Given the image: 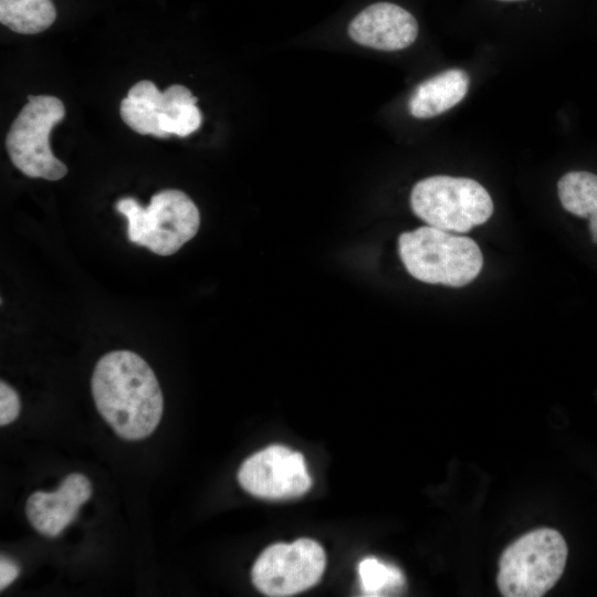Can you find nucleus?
<instances>
[{"mask_svg": "<svg viewBox=\"0 0 597 597\" xmlns=\"http://www.w3.org/2000/svg\"><path fill=\"white\" fill-rule=\"evenodd\" d=\"M418 30L416 18L390 2L368 6L348 25L353 41L380 51H398L410 46L417 39Z\"/></svg>", "mask_w": 597, "mask_h": 597, "instance_id": "1a4fd4ad", "label": "nucleus"}, {"mask_svg": "<svg viewBox=\"0 0 597 597\" xmlns=\"http://www.w3.org/2000/svg\"><path fill=\"white\" fill-rule=\"evenodd\" d=\"M202 123V115L196 104L180 105L175 115L159 114V127L169 137L177 135L186 137L195 133Z\"/></svg>", "mask_w": 597, "mask_h": 597, "instance_id": "f3484780", "label": "nucleus"}, {"mask_svg": "<svg viewBox=\"0 0 597 597\" xmlns=\"http://www.w3.org/2000/svg\"><path fill=\"white\" fill-rule=\"evenodd\" d=\"M92 485L82 473H71L53 492H33L27 501L30 524L45 536L61 534L76 517L80 507L91 498Z\"/></svg>", "mask_w": 597, "mask_h": 597, "instance_id": "9d476101", "label": "nucleus"}, {"mask_svg": "<svg viewBox=\"0 0 597 597\" xmlns=\"http://www.w3.org/2000/svg\"><path fill=\"white\" fill-rule=\"evenodd\" d=\"M21 409L17 391L3 380L0 381V425L7 426L14 421Z\"/></svg>", "mask_w": 597, "mask_h": 597, "instance_id": "a211bd4d", "label": "nucleus"}, {"mask_svg": "<svg viewBox=\"0 0 597 597\" xmlns=\"http://www.w3.org/2000/svg\"><path fill=\"white\" fill-rule=\"evenodd\" d=\"M115 208L127 220L128 240L158 255L176 253L196 235L200 226L196 203L177 189L155 193L147 207L133 197H124Z\"/></svg>", "mask_w": 597, "mask_h": 597, "instance_id": "7ed1b4c3", "label": "nucleus"}, {"mask_svg": "<svg viewBox=\"0 0 597 597\" xmlns=\"http://www.w3.org/2000/svg\"><path fill=\"white\" fill-rule=\"evenodd\" d=\"M119 114L124 123L140 135H154L159 138L168 136L159 127V113L128 98L122 100Z\"/></svg>", "mask_w": 597, "mask_h": 597, "instance_id": "dca6fc26", "label": "nucleus"}, {"mask_svg": "<svg viewBox=\"0 0 597 597\" xmlns=\"http://www.w3.org/2000/svg\"><path fill=\"white\" fill-rule=\"evenodd\" d=\"M20 574L19 566L11 559L0 558V589L7 588Z\"/></svg>", "mask_w": 597, "mask_h": 597, "instance_id": "6ab92c4d", "label": "nucleus"}, {"mask_svg": "<svg viewBox=\"0 0 597 597\" xmlns=\"http://www.w3.org/2000/svg\"><path fill=\"white\" fill-rule=\"evenodd\" d=\"M326 564L323 547L310 538L265 548L252 567V582L264 595L284 597L314 586Z\"/></svg>", "mask_w": 597, "mask_h": 597, "instance_id": "0eeeda50", "label": "nucleus"}, {"mask_svg": "<svg viewBox=\"0 0 597 597\" xmlns=\"http://www.w3.org/2000/svg\"><path fill=\"white\" fill-rule=\"evenodd\" d=\"M65 115L62 101L51 95H29L6 137V149L13 164L31 178L59 180L67 167L50 148V132Z\"/></svg>", "mask_w": 597, "mask_h": 597, "instance_id": "423d86ee", "label": "nucleus"}, {"mask_svg": "<svg viewBox=\"0 0 597 597\" xmlns=\"http://www.w3.org/2000/svg\"><path fill=\"white\" fill-rule=\"evenodd\" d=\"M398 251L408 273L430 284L467 285L483 265L481 250L472 239L431 226L401 233Z\"/></svg>", "mask_w": 597, "mask_h": 597, "instance_id": "f03ea898", "label": "nucleus"}, {"mask_svg": "<svg viewBox=\"0 0 597 597\" xmlns=\"http://www.w3.org/2000/svg\"><path fill=\"white\" fill-rule=\"evenodd\" d=\"M360 587L366 596H380L405 584L402 573L395 566L386 565L380 561L368 557L358 565Z\"/></svg>", "mask_w": 597, "mask_h": 597, "instance_id": "2eb2a0df", "label": "nucleus"}, {"mask_svg": "<svg viewBox=\"0 0 597 597\" xmlns=\"http://www.w3.org/2000/svg\"><path fill=\"white\" fill-rule=\"evenodd\" d=\"M127 97L159 114H168L171 117L180 105L196 104L198 101L184 85L174 84L160 92L151 81L147 80L134 84L129 88Z\"/></svg>", "mask_w": 597, "mask_h": 597, "instance_id": "4468645a", "label": "nucleus"}, {"mask_svg": "<svg viewBox=\"0 0 597 597\" xmlns=\"http://www.w3.org/2000/svg\"><path fill=\"white\" fill-rule=\"evenodd\" d=\"M91 389L102 418L125 440H140L157 428L164 399L150 366L130 350H114L95 365Z\"/></svg>", "mask_w": 597, "mask_h": 597, "instance_id": "f257e3e1", "label": "nucleus"}, {"mask_svg": "<svg viewBox=\"0 0 597 597\" xmlns=\"http://www.w3.org/2000/svg\"><path fill=\"white\" fill-rule=\"evenodd\" d=\"M567 545L553 528L531 531L513 542L499 563L498 587L505 597H538L561 578Z\"/></svg>", "mask_w": 597, "mask_h": 597, "instance_id": "20e7f679", "label": "nucleus"}, {"mask_svg": "<svg viewBox=\"0 0 597 597\" xmlns=\"http://www.w3.org/2000/svg\"><path fill=\"white\" fill-rule=\"evenodd\" d=\"M500 1H520V0H500Z\"/></svg>", "mask_w": 597, "mask_h": 597, "instance_id": "aec40b11", "label": "nucleus"}, {"mask_svg": "<svg viewBox=\"0 0 597 597\" xmlns=\"http://www.w3.org/2000/svg\"><path fill=\"white\" fill-rule=\"evenodd\" d=\"M410 206L428 226L460 233L486 222L493 212L491 196L481 184L443 175L418 181L410 193Z\"/></svg>", "mask_w": 597, "mask_h": 597, "instance_id": "39448f33", "label": "nucleus"}, {"mask_svg": "<svg viewBox=\"0 0 597 597\" xmlns=\"http://www.w3.org/2000/svg\"><path fill=\"white\" fill-rule=\"evenodd\" d=\"M468 90L469 76L463 70H447L415 88L408 102L409 113L417 118L440 115L459 104Z\"/></svg>", "mask_w": 597, "mask_h": 597, "instance_id": "9b49d317", "label": "nucleus"}, {"mask_svg": "<svg viewBox=\"0 0 597 597\" xmlns=\"http://www.w3.org/2000/svg\"><path fill=\"white\" fill-rule=\"evenodd\" d=\"M240 485L264 499H290L312 484L303 455L283 446H271L249 457L238 471Z\"/></svg>", "mask_w": 597, "mask_h": 597, "instance_id": "6e6552de", "label": "nucleus"}, {"mask_svg": "<svg viewBox=\"0 0 597 597\" xmlns=\"http://www.w3.org/2000/svg\"><path fill=\"white\" fill-rule=\"evenodd\" d=\"M557 193L566 211L588 218L591 239L597 243V175L569 171L558 180Z\"/></svg>", "mask_w": 597, "mask_h": 597, "instance_id": "f8f14e48", "label": "nucleus"}, {"mask_svg": "<svg viewBox=\"0 0 597 597\" xmlns=\"http://www.w3.org/2000/svg\"><path fill=\"white\" fill-rule=\"evenodd\" d=\"M56 19L52 0H0V22L20 34H36Z\"/></svg>", "mask_w": 597, "mask_h": 597, "instance_id": "ddd939ff", "label": "nucleus"}]
</instances>
